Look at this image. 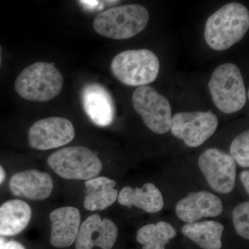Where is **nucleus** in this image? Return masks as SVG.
<instances>
[{"label":"nucleus","mask_w":249,"mask_h":249,"mask_svg":"<svg viewBox=\"0 0 249 249\" xmlns=\"http://www.w3.org/2000/svg\"><path fill=\"white\" fill-rule=\"evenodd\" d=\"M79 2L89 9H96L98 5H100V1H80Z\"/></svg>","instance_id":"25"},{"label":"nucleus","mask_w":249,"mask_h":249,"mask_svg":"<svg viewBox=\"0 0 249 249\" xmlns=\"http://www.w3.org/2000/svg\"><path fill=\"white\" fill-rule=\"evenodd\" d=\"M5 178H6V172L3 167L0 165V185L4 182Z\"/></svg>","instance_id":"26"},{"label":"nucleus","mask_w":249,"mask_h":249,"mask_svg":"<svg viewBox=\"0 0 249 249\" xmlns=\"http://www.w3.org/2000/svg\"><path fill=\"white\" fill-rule=\"evenodd\" d=\"M32 211L29 205L20 199H11L0 206V236L20 233L30 222Z\"/></svg>","instance_id":"17"},{"label":"nucleus","mask_w":249,"mask_h":249,"mask_svg":"<svg viewBox=\"0 0 249 249\" xmlns=\"http://www.w3.org/2000/svg\"><path fill=\"white\" fill-rule=\"evenodd\" d=\"M218 124L217 116L211 111L180 112L172 117L170 129L187 146L197 147L213 135Z\"/></svg>","instance_id":"8"},{"label":"nucleus","mask_w":249,"mask_h":249,"mask_svg":"<svg viewBox=\"0 0 249 249\" xmlns=\"http://www.w3.org/2000/svg\"><path fill=\"white\" fill-rule=\"evenodd\" d=\"M148 11L140 4H126L111 8L98 14L93 22L97 34L114 40L137 36L146 27Z\"/></svg>","instance_id":"2"},{"label":"nucleus","mask_w":249,"mask_h":249,"mask_svg":"<svg viewBox=\"0 0 249 249\" xmlns=\"http://www.w3.org/2000/svg\"><path fill=\"white\" fill-rule=\"evenodd\" d=\"M63 77L55 64L37 62L21 71L15 82L16 92L27 101L45 102L62 91Z\"/></svg>","instance_id":"3"},{"label":"nucleus","mask_w":249,"mask_h":249,"mask_svg":"<svg viewBox=\"0 0 249 249\" xmlns=\"http://www.w3.org/2000/svg\"><path fill=\"white\" fill-rule=\"evenodd\" d=\"M160 60L146 49L127 50L114 57L111 64L113 75L129 86H145L157 79Z\"/></svg>","instance_id":"4"},{"label":"nucleus","mask_w":249,"mask_h":249,"mask_svg":"<svg viewBox=\"0 0 249 249\" xmlns=\"http://www.w3.org/2000/svg\"><path fill=\"white\" fill-rule=\"evenodd\" d=\"M83 109L90 120L100 127H107L115 117V106L111 93L103 85L88 83L81 91Z\"/></svg>","instance_id":"12"},{"label":"nucleus","mask_w":249,"mask_h":249,"mask_svg":"<svg viewBox=\"0 0 249 249\" xmlns=\"http://www.w3.org/2000/svg\"><path fill=\"white\" fill-rule=\"evenodd\" d=\"M47 163L54 173L66 179L88 180L101 173L103 163L88 147H64L49 156Z\"/></svg>","instance_id":"6"},{"label":"nucleus","mask_w":249,"mask_h":249,"mask_svg":"<svg viewBox=\"0 0 249 249\" xmlns=\"http://www.w3.org/2000/svg\"><path fill=\"white\" fill-rule=\"evenodd\" d=\"M177 235V230L166 222L147 224L139 229L137 240L142 249H165V245Z\"/></svg>","instance_id":"20"},{"label":"nucleus","mask_w":249,"mask_h":249,"mask_svg":"<svg viewBox=\"0 0 249 249\" xmlns=\"http://www.w3.org/2000/svg\"><path fill=\"white\" fill-rule=\"evenodd\" d=\"M0 249H26V248L17 241H7L3 237H0Z\"/></svg>","instance_id":"23"},{"label":"nucleus","mask_w":249,"mask_h":249,"mask_svg":"<svg viewBox=\"0 0 249 249\" xmlns=\"http://www.w3.org/2000/svg\"><path fill=\"white\" fill-rule=\"evenodd\" d=\"M240 178L242 182L245 191L247 194H249V170H245L240 173Z\"/></svg>","instance_id":"24"},{"label":"nucleus","mask_w":249,"mask_h":249,"mask_svg":"<svg viewBox=\"0 0 249 249\" xmlns=\"http://www.w3.org/2000/svg\"><path fill=\"white\" fill-rule=\"evenodd\" d=\"M232 222L235 231L246 240L249 239V202L237 205L232 211Z\"/></svg>","instance_id":"22"},{"label":"nucleus","mask_w":249,"mask_h":249,"mask_svg":"<svg viewBox=\"0 0 249 249\" xmlns=\"http://www.w3.org/2000/svg\"><path fill=\"white\" fill-rule=\"evenodd\" d=\"M134 110L142 116L145 125L156 134L170 130L172 109L165 96L150 86L139 87L132 95Z\"/></svg>","instance_id":"7"},{"label":"nucleus","mask_w":249,"mask_h":249,"mask_svg":"<svg viewBox=\"0 0 249 249\" xmlns=\"http://www.w3.org/2000/svg\"><path fill=\"white\" fill-rule=\"evenodd\" d=\"M86 195L84 199L85 209L90 211H103L115 202L119 192L114 188V180L106 177H98L88 180L85 183Z\"/></svg>","instance_id":"18"},{"label":"nucleus","mask_w":249,"mask_h":249,"mask_svg":"<svg viewBox=\"0 0 249 249\" xmlns=\"http://www.w3.org/2000/svg\"><path fill=\"white\" fill-rule=\"evenodd\" d=\"M199 169L209 186L220 194H229L235 186L237 165L227 152L209 148L199 156Z\"/></svg>","instance_id":"9"},{"label":"nucleus","mask_w":249,"mask_h":249,"mask_svg":"<svg viewBox=\"0 0 249 249\" xmlns=\"http://www.w3.org/2000/svg\"><path fill=\"white\" fill-rule=\"evenodd\" d=\"M224 227L216 221L208 220L186 224L183 235L203 249H221Z\"/></svg>","instance_id":"19"},{"label":"nucleus","mask_w":249,"mask_h":249,"mask_svg":"<svg viewBox=\"0 0 249 249\" xmlns=\"http://www.w3.org/2000/svg\"><path fill=\"white\" fill-rule=\"evenodd\" d=\"M1 62H2V49L0 46V68H1Z\"/></svg>","instance_id":"27"},{"label":"nucleus","mask_w":249,"mask_h":249,"mask_svg":"<svg viewBox=\"0 0 249 249\" xmlns=\"http://www.w3.org/2000/svg\"><path fill=\"white\" fill-rule=\"evenodd\" d=\"M50 242L57 248H67L76 242L80 227V214L71 206L59 208L50 214Z\"/></svg>","instance_id":"15"},{"label":"nucleus","mask_w":249,"mask_h":249,"mask_svg":"<svg viewBox=\"0 0 249 249\" xmlns=\"http://www.w3.org/2000/svg\"><path fill=\"white\" fill-rule=\"evenodd\" d=\"M75 137V129L68 119L50 117L36 121L28 134L29 143L32 148L48 150L66 145Z\"/></svg>","instance_id":"10"},{"label":"nucleus","mask_w":249,"mask_h":249,"mask_svg":"<svg viewBox=\"0 0 249 249\" xmlns=\"http://www.w3.org/2000/svg\"><path fill=\"white\" fill-rule=\"evenodd\" d=\"M119 235L115 224L107 218L101 219L99 214H93L80 225L76 240V249H111Z\"/></svg>","instance_id":"11"},{"label":"nucleus","mask_w":249,"mask_h":249,"mask_svg":"<svg viewBox=\"0 0 249 249\" xmlns=\"http://www.w3.org/2000/svg\"><path fill=\"white\" fill-rule=\"evenodd\" d=\"M119 204L124 206H136L148 213H157L164 206L161 192L155 184L146 183L142 188L124 187L118 196Z\"/></svg>","instance_id":"16"},{"label":"nucleus","mask_w":249,"mask_h":249,"mask_svg":"<svg viewBox=\"0 0 249 249\" xmlns=\"http://www.w3.org/2000/svg\"><path fill=\"white\" fill-rule=\"evenodd\" d=\"M53 179L49 174L27 170L15 174L10 181V189L15 196L31 200L47 199L53 191Z\"/></svg>","instance_id":"14"},{"label":"nucleus","mask_w":249,"mask_h":249,"mask_svg":"<svg viewBox=\"0 0 249 249\" xmlns=\"http://www.w3.org/2000/svg\"><path fill=\"white\" fill-rule=\"evenodd\" d=\"M209 88L216 107L225 114L240 111L247 103L245 83L235 64L218 67L211 76Z\"/></svg>","instance_id":"5"},{"label":"nucleus","mask_w":249,"mask_h":249,"mask_svg":"<svg viewBox=\"0 0 249 249\" xmlns=\"http://www.w3.org/2000/svg\"><path fill=\"white\" fill-rule=\"evenodd\" d=\"M249 28L248 9L240 3H229L208 18L205 40L214 50H226L240 42Z\"/></svg>","instance_id":"1"},{"label":"nucleus","mask_w":249,"mask_h":249,"mask_svg":"<svg viewBox=\"0 0 249 249\" xmlns=\"http://www.w3.org/2000/svg\"><path fill=\"white\" fill-rule=\"evenodd\" d=\"M222 201L209 191L193 192L181 199L175 207L180 220L186 224L199 222L203 218L215 217L222 214Z\"/></svg>","instance_id":"13"},{"label":"nucleus","mask_w":249,"mask_h":249,"mask_svg":"<svg viewBox=\"0 0 249 249\" xmlns=\"http://www.w3.org/2000/svg\"><path fill=\"white\" fill-rule=\"evenodd\" d=\"M230 156L240 167H249V131H244L233 139L230 147Z\"/></svg>","instance_id":"21"}]
</instances>
